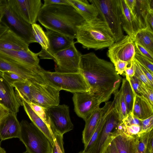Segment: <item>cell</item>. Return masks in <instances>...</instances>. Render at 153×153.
I'll list each match as a JSON object with an SVG mask.
<instances>
[{
    "label": "cell",
    "instance_id": "49",
    "mask_svg": "<svg viewBox=\"0 0 153 153\" xmlns=\"http://www.w3.org/2000/svg\"><path fill=\"white\" fill-rule=\"evenodd\" d=\"M104 153H119L114 140L109 143Z\"/></svg>",
    "mask_w": 153,
    "mask_h": 153
},
{
    "label": "cell",
    "instance_id": "22",
    "mask_svg": "<svg viewBox=\"0 0 153 153\" xmlns=\"http://www.w3.org/2000/svg\"><path fill=\"white\" fill-rule=\"evenodd\" d=\"M122 12L123 29L134 41L137 33L142 29L134 16L130 13L124 0H120Z\"/></svg>",
    "mask_w": 153,
    "mask_h": 153
},
{
    "label": "cell",
    "instance_id": "44",
    "mask_svg": "<svg viewBox=\"0 0 153 153\" xmlns=\"http://www.w3.org/2000/svg\"><path fill=\"white\" fill-rule=\"evenodd\" d=\"M128 65L127 62L121 60H117L114 64L116 71L119 75L124 74L125 69Z\"/></svg>",
    "mask_w": 153,
    "mask_h": 153
},
{
    "label": "cell",
    "instance_id": "29",
    "mask_svg": "<svg viewBox=\"0 0 153 153\" xmlns=\"http://www.w3.org/2000/svg\"><path fill=\"white\" fill-rule=\"evenodd\" d=\"M134 42L153 54V31L146 28L140 30L136 34Z\"/></svg>",
    "mask_w": 153,
    "mask_h": 153
},
{
    "label": "cell",
    "instance_id": "14",
    "mask_svg": "<svg viewBox=\"0 0 153 153\" xmlns=\"http://www.w3.org/2000/svg\"><path fill=\"white\" fill-rule=\"evenodd\" d=\"M2 1L4 16L8 23L28 44L36 42L32 34V25L26 22L17 15L10 7L7 0H2Z\"/></svg>",
    "mask_w": 153,
    "mask_h": 153
},
{
    "label": "cell",
    "instance_id": "3",
    "mask_svg": "<svg viewBox=\"0 0 153 153\" xmlns=\"http://www.w3.org/2000/svg\"><path fill=\"white\" fill-rule=\"evenodd\" d=\"M75 38V44L79 43L88 50L108 48L115 42L108 25L98 17L89 22L85 21L79 26Z\"/></svg>",
    "mask_w": 153,
    "mask_h": 153
},
{
    "label": "cell",
    "instance_id": "51",
    "mask_svg": "<svg viewBox=\"0 0 153 153\" xmlns=\"http://www.w3.org/2000/svg\"><path fill=\"white\" fill-rule=\"evenodd\" d=\"M124 1L130 13L133 15V12L135 5L136 0H124Z\"/></svg>",
    "mask_w": 153,
    "mask_h": 153
},
{
    "label": "cell",
    "instance_id": "21",
    "mask_svg": "<svg viewBox=\"0 0 153 153\" xmlns=\"http://www.w3.org/2000/svg\"><path fill=\"white\" fill-rule=\"evenodd\" d=\"M16 116L17 114L10 112L0 122V139L1 140L19 138L20 126Z\"/></svg>",
    "mask_w": 153,
    "mask_h": 153
},
{
    "label": "cell",
    "instance_id": "8",
    "mask_svg": "<svg viewBox=\"0 0 153 153\" xmlns=\"http://www.w3.org/2000/svg\"><path fill=\"white\" fill-rule=\"evenodd\" d=\"M74 42L68 48L55 54L53 59L56 72L61 73L79 72L81 53L76 49Z\"/></svg>",
    "mask_w": 153,
    "mask_h": 153
},
{
    "label": "cell",
    "instance_id": "19",
    "mask_svg": "<svg viewBox=\"0 0 153 153\" xmlns=\"http://www.w3.org/2000/svg\"><path fill=\"white\" fill-rule=\"evenodd\" d=\"M112 101L105 102L102 107L94 110L85 121V125L82 132V140L84 146L88 143L101 118L112 104Z\"/></svg>",
    "mask_w": 153,
    "mask_h": 153
},
{
    "label": "cell",
    "instance_id": "28",
    "mask_svg": "<svg viewBox=\"0 0 153 153\" xmlns=\"http://www.w3.org/2000/svg\"><path fill=\"white\" fill-rule=\"evenodd\" d=\"M31 84L27 81H18L12 85L15 88V94L20 105L22 106L23 100L28 103L32 102V97L30 90Z\"/></svg>",
    "mask_w": 153,
    "mask_h": 153
},
{
    "label": "cell",
    "instance_id": "52",
    "mask_svg": "<svg viewBox=\"0 0 153 153\" xmlns=\"http://www.w3.org/2000/svg\"><path fill=\"white\" fill-rule=\"evenodd\" d=\"M9 27L6 24L1 22L0 26V37L9 28Z\"/></svg>",
    "mask_w": 153,
    "mask_h": 153
},
{
    "label": "cell",
    "instance_id": "1",
    "mask_svg": "<svg viewBox=\"0 0 153 153\" xmlns=\"http://www.w3.org/2000/svg\"><path fill=\"white\" fill-rule=\"evenodd\" d=\"M79 72L90 87L89 92L101 103L108 101L118 90L122 80L113 63L99 58L93 52L82 54Z\"/></svg>",
    "mask_w": 153,
    "mask_h": 153
},
{
    "label": "cell",
    "instance_id": "23",
    "mask_svg": "<svg viewBox=\"0 0 153 153\" xmlns=\"http://www.w3.org/2000/svg\"><path fill=\"white\" fill-rule=\"evenodd\" d=\"M86 22H89L97 17L99 13L97 9L86 0H67Z\"/></svg>",
    "mask_w": 153,
    "mask_h": 153
},
{
    "label": "cell",
    "instance_id": "56",
    "mask_svg": "<svg viewBox=\"0 0 153 153\" xmlns=\"http://www.w3.org/2000/svg\"><path fill=\"white\" fill-rule=\"evenodd\" d=\"M78 153H87V152H84L83 150L82 151H81L80 152H78Z\"/></svg>",
    "mask_w": 153,
    "mask_h": 153
},
{
    "label": "cell",
    "instance_id": "10",
    "mask_svg": "<svg viewBox=\"0 0 153 153\" xmlns=\"http://www.w3.org/2000/svg\"><path fill=\"white\" fill-rule=\"evenodd\" d=\"M39 65L36 68L29 67L0 55V71L16 73L31 84H47L38 72Z\"/></svg>",
    "mask_w": 153,
    "mask_h": 153
},
{
    "label": "cell",
    "instance_id": "26",
    "mask_svg": "<svg viewBox=\"0 0 153 153\" xmlns=\"http://www.w3.org/2000/svg\"><path fill=\"white\" fill-rule=\"evenodd\" d=\"M150 1L136 0L133 15L140 25L142 29L146 28L147 16L150 11H153L150 7Z\"/></svg>",
    "mask_w": 153,
    "mask_h": 153
},
{
    "label": "cell",
    "instance_id": "12",
    "mask_svg": "<svg viewBox=\"0 0 153 153\" xmlns=\"http://www.w3.org/2000/svg\"><path fill=\"white\" fill-rule=\"evenodd\" d=\"M8 4L19 17L28 23H36L42 4L41 0H7Z\"/></svg>",
    "mask_w": 153,
    "mask_h": 153
},
{
    "label": "cell",
    "instance_id": "11",
    "mask_svg": "<svg viewBox=\"0 0 153 153\" xmlns=\"http://www.w3.org/2000/svg\"><path fill=\"white\" fill-rule=\"evenodd\" d=\"M30 90L32 102L46 108L59 104L60 91L51 85L33 83Z\"/></svg>",
    "mask_w": 153,
    "mask_h": 153
},
{
    "label": "cell",
    "instance_id": "6",
    "mask_svg": "<svg viewBox=\"0 0 153 153\" xmlns=\"http://www.w3.org/2000/svg\"><path fill=\"white\" fill-rule=\"evenodd\" d=\"M19 138L29 153H51L52 146L49 140L32 123L22 120L20 123Z\"/></svg>",
    "mask_w": 153,
    "mask_h": 153
},
{
    "label": "cell",
    "instance_id": "42",
    "mask_svg": "<svg viewBox=\"0 0 153 153\" xmlns=\"http://www.w3.org/2000/svg\"><path fill=\"white\" fill-rule=\"evenodd\" d=\"M122 121H123L126 126L133 125L141 126V120L135 117L132 112L128 113L127 117Z\"/></svg>",
    "mask_w": 153,
    "mask_h": 153
},
{
    "label": "cell",
    "instance_id": "36",
    "mask_svg": "<svg viewBox=\"0 0 153 153\" xmlns=\"http://www.w3.org/2000/svg\"><path fill=\"white\" fill-rule=\"evenodd\" d=\"M139 91L140 95L143 97L153 106V88L149 87L141 82Z\"/></svg>",
    "mask_w": 153,
    "mask_h": 153
},
{
    "label": "cell",
    "instance_id": "33",
    "mask_svg": "<svg viewBox=\"0 0 153 153\" xmlns=\"http://www.w3.org/2000/svg\"><path fill=\"white\" fill-rule=\"evenodd\" d=\"M151 131L136 137L135 153H146Z\"/></svg>",
    "mask_w": 153,
    "mask_h": 153
},
{
    "label": "cell",
    "instance_id": "18",
    "mask_svg": "<svg viewBox=\"0 0 153 153\" xmlns=\"http://www.w3.org/2000/svg\"><path fill=\"white\" fill-rule=\"evenodd\" d=\"M0 103L11 113L17 114L20 105L16 96L13 86L5 79L0 71Z\"/></svg>",
    "mask_w": 153,
    "mask_h": 153
},
{
    "label": "cell",
    "instance_id": "53",
    "mask_svg": "<svg viewBox=\"0 0 153 153\" xmlns=\"http://www.w3.org/2000/svg\"><path fill=\"white\" fill-rule=\"evenodd\" d=\"M4 16L3 5L2 0H0V18H3Z\"/></svg>",
    "mask_w": 153,
    "mask_h": 153
},
{
    "label": "cell",
    "instance_id": "48",
    "mask_svg": "<svg viewBox=\"0 0 153 153\" xmlns=\"http://www.w3.org/2000/svg\"><path fill=\"white\" fill-rule=\"evenodd\" d=\"M42 6L53 4H69L67 0H44Z\"/></svg>",
    "mask_w": 153,
    "mask_h": 153
},
{
    "label": "cell",
    "instance_id": "40",
    "mask_svg": "<svg viewBox=\"0 0 153 153\" xmlns=\"http://www.w3.org/2000/svg\"><path fill=\"white\" fill-rule=\"evenodd\" d=\"M141 134L149 132L153 129V115L146 119L141 120Z\"/></svg>",
    "mask_w": 153,
    "mask_h": 153
},
{
    "label": "cell",
    "instance_id": "54",
    "mask_svg": "<svg viewBox=\"0 0 153 153\" xmlns=\"http://www.w3.org/2000/svg\"><path fill=\"white\" fill-rule=\"evenodd\" d=\"M0 153H6V151L4 149L2 148L0 144Z\"/></svg>",
    "mask_w": 153,
    "mask_h": 153
},
{
    "label": "cell",
    "instance_id": "17",
    "mask_svg": "<svg viewBox=\"0 0 153 153\" xmlns=\"http://www.w3.org/2000/svg\"><path fill=\"white\" fill-rule=\"evenodd\" d=\"M0 55L26 66L36 68L39 65V53L27 50H11L0 48Z\"/></svg>",
    "mask_w": 153,
    "mask_h": 153
},
{
    "label": "cell",
    "instance_id": "43",
    "mask_svg": "<svg viewBox=\"0 0 153 153\" xmlns=\"http://www.w3.org/2000/svg\"><path fill=\"white\" fill-rule=\"evenodd\" d=\"M128 80L132 88L134 94L139 95V89L140 85L142 82L136 76H134L129 79Z\"/></svg>",
    "mask_w": 153,
    "mask_h": 153
},
{
    "label": "cell",
    "instance_id": "27",
    "mask_svg": "<svg viewBox=\"0 0 153 153\" xmlns=\"http://www.w3.org/2000/svg\"><path fill=\"white\" fill-rule=\"evenodd\" d=\"M136 139V137L122 133L114 140L119 153H135Z\"/></svg>",
    "mask_w": 153,
    "mask_h": 153
},
{
    "label": "cell",
    "instance_id": "9",
    "mask_svg": "<svg viewBox=\"0 0 153 153\" xmlns=\"http://www.w3.org/2000/svg\"><path fill=\"white\" fill-rule=\"evenodd\" d=\"M51 124V129L63 135L72 130L74 125L69 114V107L63 104L58 105L47 108Z\"/></svg>",
    "mask_w": 153,
    "mask_h": 153
},
{
    "label": "cell",
    "instance_id": "16",
    "mask_svg": "<svg viewBox=\"0 0 153 153\" xmlns=\"http://www.w3.org/2000/svg\"><path fill=\"white\" fill-rule=\"evenodd\" d=\"M45 33L49 44L48 49L39 52L41 59H53L54 55L69 47L74 43V39L57 32L46 29Z\"/></svg>",
    "mask_w": 153,
    "mask_h": 153
},
{
    "label": "cell",
    "instance_id": "25",
    "mask_svg": "<svg viewBox=\"0 0 153 153\" xmlns=\"http://www.w3.org/2000/svg\"><path fill=\"white\" fill-rule=\"evenodd\" d=\"M22 106L32 123L46 136L52 146L54 143V137L51 130L44 121L33 110L28 103L24 100H23Z\"/></svg>",
    "mask_w": 153,
    "mask_h": 153
},
{
    "label": "cell",
    "instance_id": "2",
    "mask_svg": "<svg viewBox=\"0 0 153 153\" xmlns=\"http://www.w3.org/2000/svg\"><path fill=\"white\" fill-rule=\"evenodd\" d=\"M38 20L46 29L59 33L73 39L78 27L85 22L73 7L65 4L42 6Z\"/></svg>",
    "mask_w": 153,
    "mask_h": 153
},
{
    "label": "cell",
    "instance_id": "37",
    "mask_svg": "<svg viewBox=\"0 0 153 153\" xmlns=\"http://www.w3.org/2000/svg\"><path fill=\"white\" fill-rule=\"evenodd\" d=\"M134 60L135 66L134 76H136L143 83L149 87L153 88V85L149 82L134 59Z\"/></svg>",
    "mask_w": 153,
    "mask_h": 153
},
{
    "label": "cell",
    "instance_id": "31",
    "mask_svg": "<svg viewBox=\"0 0 153 153\" xmlns=\"http://www.w3.org/2000/svg\"><path fill=\"white\" fill-rule=\"evenodd\" d=\"M123 95L126 102L128 114L132 112L135 96L129 81L126 78L122 79Z\"/></svg>",
    "mask_w": 153,
    "mask_h": 153
},
{
    "label": "cell",
    "instance_id": "39",
    "mask_svg": "<svg viewBox=\"0 0 153 153\" xmlns=\"http://www.w3.org/2000/svg\"><path fill=\"white\" fill-rule=\"evenodd\" d=\"M2 73L5 79L11 85L15 82L27 81L23 77L16 73L10 71Z\"/></svg>",
    "mask_w": 153,
    "mask_h": 153
},
{
    "label": "cell",
    "instance_id": "7",
    "mask_svg": "<svg viewBox=\"0 0 153 153\" xmlns=\"http://www.w3.org/2000/svg\"><path fill=\"white\" fill-rule=\"evenodd\" d=\"M119 122L118 115L114 107L96 142L88 153H104L109 143L120 134L117 129Z\"/></svg>",
    "mask_w": 153,
    "mask_h": 153
},
{
    "label": "cell",
    "instance_id": "32",
    "mask_svg": "<svg viewBox=\"0 0 153 153\" xmlns=\"http://www.w3.org/2000/svg\"><path fill=\"white\" fill-rule=\"evenodd\" d=\"M32 34L36 42L41 46L42 50H47L49 47L48 37L40 25L36 23L32 25Z\"/></svg>",
    "mask_w": 153,
    "mask_h": 153
},
{
    "label": "cell",
    "instance_id": "50",
    "mask_svg": "<svg viewBox=\"0 0 153 153\" xmlns=\"http://www.w3.org/2000/svg\"><path fill=\"white\" fill-rule=\"evenodd\" d=\"M10 112L8 109L0 103V122Z\"/></svg>",
    "mask_w": 153,
    "mask_h": 153
},
{
    "label": "cell",
    "instance_id": "55",
    "mask_svg": "<svg viewBox=\"0 0 153 153\" xmlns=\"http://www.w3.org/2000/svg\"><path fill=\"white\" fill-rule=\"evenodd\" d=\"M146 153H151V152L150 151V150H149V147L148 143L147 147V148L146 149Z\"/></svg>",
    "mask_w": 153,
    "mask_h": 153
},
{
    "label": "cell",
    "instance_id": "15",
    "mask_svg": "<svg viewBox=\"0 0 153 153\" xmlns=\"http://www.w3.org/2000/svg\"><path fill=\"white\" fill-rule=\"evenodd\" d=\"M73 100L75 112L85 121L101 104L98 98L89 92L73 93Z\"/></svg>",
    "mask_w": 153,
    "mask_h": 153
},
{
    "label": "cell",
    "instance_id": "13",
    "mask_svg": "<svg viewBox=\"0 0 153 153\" xmlns=\"http://www.w3.org/2000/svg\"><path fill=\"white\" fill-rule=\"evenodd\" d=\"M135 53L134 42L127 35L108 48L107 55L113 64L117 61L121 60L127 62L130 65Z\"/></svg>",
    "mask_w": 153,
    "mask_h": 153
},
{
    "label": "cell",
    "instance_id": "20",
    "mask_svg": "<svg viewBox=\"0 0 153 153\" xmlns=\"http://www.w3.org/2000/svg\"><path fill=\"white\" fill-rule=\"evenodd\" d=\"M29 44L10 27L0 37V48L11 50H27Z\"/></svg>",
    "mask_w": 153,
    "mask_h": 153
},
{
    "label": "cell",
    "instance_id": "46",
    "mask_svg": "<svg viewBox=\"0 0 153 153\" xmlns=\"http://www.w3.org/2000/svg\"><path fill=\"white\" fill-rule=\"evenodd\" d=\"M146 28L153 31V11L148 13L146 19Z\"/></svg>",
    "mask_w": 153,
    "mask_h": 153
},
{
    "label": "cell",
    "instance_id": "38",
    "mask_svg": "<svg viewBox=\"0 0 153 153\" xmlns=\"http://www.w3.org/2000/svg\"><path fill=\"white\" fill-rule=\"evenodd\" d=\"M134 59L139 63L147 68L153 74V62L136 52Z\"/></svg>",
    "mask_w": 153,
    "mask_h": 153
},
{
    "label": "cell",
    "instance_id": "4",
    "mask_svg": "<svg viewBox=\"0 0 153 153\" xmlns=\"http://www.w3.org/2000/svg\"><path fill=\"white\" fill-rule=\"evenodd\" d=\"M38 72L47 84L60 91L63 90L73 93L90 91V87L79 72H52L45 70L40 65Z\"/></svg>",
    "mask_w": 153,
    "mask_h": 153
},
{
    "label": "cell",
    "instance_id": "24",
    "mask_svg": "<svg viewBox=\"0 0 153 153\" xmlns=\"http://www.w3.org/2000/svg\"><path fill=\"white\" fill-rule=\"evenodd\" d=\"M132 112L137 118L144 120L153 115V106L143 96L135 94Z\"/></svg>",
    "mask_w": 153,
    "mask_h": 153
},
{
    "label": "cell",
    "instance_id": "45",
    "mask_svg": "<svg viewBox=\"0 0 153 153\" xmlns=\"http://www.w3.org/2000/svg\"><path fill=\"white\" fill-rule=\"evenodd\" d=\"M135 63L134 59L130 65V66L127 67L125 70V75L126 78L127 79H129L133 76L135 72Z\"/></svg>",
    "mask_w": 153,
    "mask_h": 153
},
{
    "label": "cell",
    "instance_id": "57",
    "mask_svg": "<svg viewBox=\"0 0 153 153\" xmlns=\"http://www.w3.org/2000/svg\"><path fill=\"white\" fill-rule=\"evenodd\" d=\"M3 18H0V26L1 24V22H2V19Z\"/></svg>",
    "mask_w": 153,
    "mask_h": 153
},
{
    "label": "cell",
    "instance_id": "47",
    "mask_svg": "<svg viewBox=\"0 0 153 153\" xmlns=\"http://www.w3.org/2000/svg\"><path fill=\"white\" fill-rule=\"evenodd\" d=\"M137 62L139 66L143 72L148 79L151 83L153 85V74H152L150 71L145 67L140 64L137 61Z\"/></svg>",
    "mask_w": 153,
    "mask_h": 153
},
{
    "label": "cell",
    "instance_id": "34",
    "mask_svg": "<svg viewBox=\"0 0 153 153\" xmlns=\"http://www.w3.org/2000/svg\"><path fill=\"white\" fill-rule=\"evenodd\" d=\"M28 103L33 110L44 121L51 130V124L47 112V108L32 102Z\"/></svg>",
    "mask_w": 153,
    "mask_h": 153
},
{
    "label": "cell",
    "instance_id": "41",
    "mask_svg": "<svg viewBox=\"0 0 153 153\" xmlns=\"http://www.w3.org/2000/svg\"><path fill=\"white\" fill-rule=\"evenodd\" d=\"M134 43L136 52L153 62V54L150 52L141 45L136 42H134Z\"/></svg>",
    "mask_w": 153,
    "mask_h": 153
},
{
    "label": "cell",
    "instance_id": "30",
    "mask_svg": "<svg viewBox=\"0 0 153 153\" xmlns=\"http://www.w3.org/2000/svg\"><path fill=\"white\" fill-rule=\"evenodd\" d=\"M114 94V108L118 115L120 122H121L126 118L128 114L122 87L120 90H117Z\"/></svg>",
    "mask_w": 153,
    "mask_h": 153
},
{
    "label": "cell",
    "instance_id": "5",
    "mask_svg": "<svg viewBox=\"0 0 153 153\" xmlns=\"http://www.w3.org/2000/svg\"><path fill=\"white\" fill-rule=\"evenodd\" d=\"M96 8L100 17L106 22L115 42L124 36L122 25V12L120 0H89Z\"/></svg>",
    "mask_w": 153,
    "mask_h": 153
},
{
    "label": "cell",
    "instance_id": "58",
    "mask_svg": "<svg viewBox=\"0 0 153 153\" xmlns=\"http://www.w3.org/2000/svg\"><path fill=\"white\" fill-rule=\"evenodd\" d=\"M23 153H29L28 152H27L26 151L23 152Z\"/></svg>",
    "mask_w": 153,
    "mask_h": 153
},
{
    "label": "cell",
    "instance_id": "35",
    "mask_svg": "<svg viewBox=\"0 0 153 153\" xmlns=\"http://www.w3.org/2000/svg\"><path fill=\"white\" fill-rule=\"evenodd\" d=\"M52 131L54 140V143L52 146L51 153H65L63 135L58 134L53 130Z\"/></svg>",
    "mask_w": 153,
    "mask_h": 153
}]
</instances>
